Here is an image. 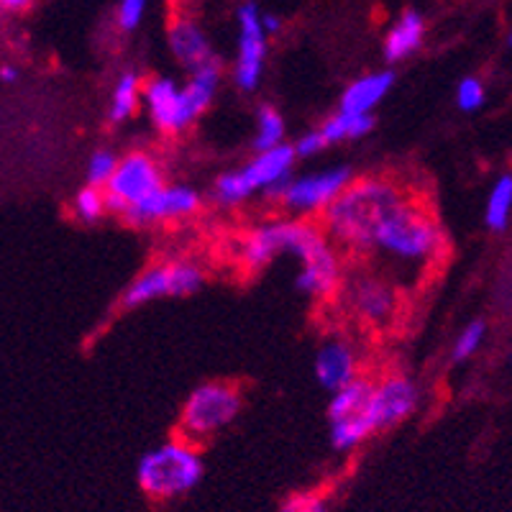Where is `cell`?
<instances>
[{"instance_id":"cell-25","label":"cell","mask_w":512,"mask_h":512,"mask_svg":"<svg viewBox=\"0 0 512 512\" xmlns=\"http://www.w3.org/2000/svg\"><path fill=\"white\" fill-rule=\"evenodd\" d=\"M72 213L82 223H98L108 213V198H105L103 187L85 185L82 190H77L75 200H72Z\"/></svg>"},{"instance_id":"cell-21","label":"cell","mask_w":512,"mask_h":512,"mask_svg":"<svg viewBox=\"0 0 512 512\" xmlns=\"http://www.w3.org/2000/svg\"><path fill=\"white\" fill-rule=\"evenodd\" d=\"M144 105V85L136 72H123L113 85L111 100H108V118L113 123H123Z\"/></svg>"},{"instance_id":"cell-27","label":"cell","mask_w":512,"mask_h":512,"mask_svg":"<svg viewBox=\"0 0 512 512\" xmlns=\"http://www.w3.org/2000/svg\"><path fill=\"white\" fill-rule=\"evenodd\" d=\"M484 336H487V326H484L482 320H472L469 326H464V331H461L459 338L454 341L451 359L454 361L472 359V356L479 351V346L484 344Z\"/></svg>"},{"instance_id":"cell-2","label":"cell","mask_w":512,"mask_h":512,"mask_svg":"<svg viewBox=\"0 0 512 512\" xmlns=\"http://www.w3.org/2000/svg\"><path fill=\"white\" fill-rule=\"evenodd\" d=\"M408 198L410 192L390 177L351 180L349 187L323 210L320 226L336 246H344L354 254H367L379 223Z\"/></svg>"},{"instance_id":"cell-34","label":"cell","mask_w":512,"mask_h":512,"mask_svg":"<svg viewBox=\"0 0 512 512\" xmlns=\"http://www.w3.org/2000/svg\"><path fill=\"white\" fill-rule=\"evenodd\" d=\"M18 80V70L11 67V64H3L0 67V82H16Z\"/></svg>"},{"instance_id":"cell-29","label":"cell","mask_w":512,"mask_h":512,"mask_svg":"<svg viewBox=\"0 0 512 512\" xmlns=\"http://www.w3.org/2000/svg\"><path fill=\"white\" fill-rule=\"evenodd\" d=\"M149 11V0H118L116 24L121 31H136Z\"/></svg>"},{"instance_id":"cell-30","label":"cell","mask_w":512,"mask_h":512,"mask_svg":"<svg viewBox=\"0 0 512 512\" xmlns=\"http://www.w3.org/2000/svg\"><path fill=\"white\" fill-rule=\"evenodd\" d=\"M277 512H331V505L318 492H300V495L287 497Z\"/></svg>"},{"instance_id":"cell-33","label":"cell","mask_w":512,"mask_h":512,"mask_svg":"<svg viewBox=\"0 0 512 512\" xmlns=\"http://www.w3.org/2000/svg\"><path fill=\"white\" fill-rule=\"evenodd\" d=\"M262 24H264V29H267L269 36L280 34L282 31V18L272 16V13H262Z\"/></svg>"},{"instance_id":"cell-5","label":"cell","mask_w":512,"mask_h":512,"mask_svg":"<svg viewBox=\"0 0 512 512\" xmlns=\"http://www.w3.org/2000/svg\"><path fill=\"white\" fill-rule=\"evenodd\" d=\"M295 162V146L290 144L274 146L267 152H256L244 167L231 169V172L218 177L216 185H213V198L226 208L246 203V200L254 198L256 192H267L269 198H274L277 190L292 177Z\"/></svg>"},{"instance_id":"cell-32","label":"cell","mask_w":512,"mask_h":512,"mask_svg":"<svg viewBox=\"0 0 512 512\" xmlns=\"http://www.w3.org/2000/svg\"><path fill=\"white\" fill-rule=\"evenodd\" d=\"M34 0H0V11L8 13H21L31 6Z\"/></svg>"},{"instance_id":"cell-28","label":"cell","mask_w":512,"mask_h":512,"mask_svg":"<svg viewBox=\"0 0 512 512\" xmlns=\"http://www.w3.org/2000/svg\"><path fill=\"white\" fill-rule=\"evenodd\" d=\"M487 100V90H484V82L479 77H464L456 88V105H459L464 113L479 111Z\"/></svg>"},{"instance_id":"cell-15","label":"cell","mask_w":512,"mask_h":512,"mask_svg":"<svg viewBox=\"0 0 512 512\" xmlns=\"http://www.w3.org/2000/svg\"><path fill=\"white\" fill-rule=\"evenodd\" d=\"M315 379L328 392L341 390L344 384L359 377V351L346 338H328L323 341L313 361Z\"/></svg>"},{"instance_id":"cell-3","label":"cell","mask_w":512,"mask_h":512,"mask_svg":"<svg viewBox=\"0 0 512 512\" xmlns=\"http://www.w3.org/2000/svg\"><path fill=\"white\" fill-rule=\"evenodd\" d=\"M367 254L397 274H420L443 254V231L418 195H410L379 223Z\"/></svg>"},{"instance_id":"cell-6","label":"cell","mask_w":512,"mask_h":512,"mask_svg":"<svg viewBox=\"0 0 512 512\" xmlns=\"http://www.w3.org/2000/svg\"><path fill=\"white\" fill-rule=\"evenodd\" d=\"M241 390L231 382H205L190 392L182 405L180 433L187 441H205L239 418Z\"/></svg>"},{"instance_id":"cell-12","label":"cell","mask_w":512,"mask_h":512,"mask_svg":"<svg viewBox=\"0 0 512 512\" xmlns=\"http://www.w3.org/2000/svg\"><path fill=\"white\" fill-rule=\"evenodd\" d=\"M144 108L154 126L164 134H180L198 118V111L192 108L185 93V85H177L169 77H152L144 82Z\"/></svg>"},{"instance_id":"cell-7","label":"cell","mask_w":512,"mask_h":512,"mask_svg":"<svg viewBox=\"0 0 512 512\" xmlns=\"http://www.w3.org/2000/svg\"><path fill=\"white\" fill-rule=\"evenodd\" d=\"M205 282V274L198 264L182 262H159L146 267L144 272L136 277L131 285L126 287L121 297V305L126 310L141 308L154 300H164V297H187L192 292H198Z\"/></svg>"},{"instance_id":"cell-24","label":"cell","mask_w":512,"mask_h":512,"mask_svg":"<svg viewBox=\"0 0 512 512\" xmlns=\"http://www.w3.org/2000/svg\"><path fill=\"white\" fill-rule=\"evenodd\" d=\"M512 213V175H502L500 180L492 185L487 198V208H484V223L492 231H502L510 223Z\"/></svg>"},{"instance_id":"cell-19","label":"cell","mask_w":512,"mask_h":512,"mask_svg":"<svg viewBox=\"0 0 512 512\" xmlns=\"http://www.w3.org/2000/svg\"><path fill=\"white\" fill-rule=\"evenodd\" d=\"M374 395V382L364 377L351 379L341 390L331 392V402H328V420H344L351 415L369 413Z\"/></svg>"},{"instance_id":"cell-26","label":"cell","mask_w":512,"mask_h":512,"mask_svg":"<svg viewBox=\"0 0 512 512\" xmlns=\"http://www.w3.org/2000/svg\"><path fill=\"white\" fill-rule=\"evenodd\" d=\"M118 154L111 152V149H98V152L90 154L88 159V167H85V180L88 185L95 187H105L111 182V177L116 175V167H118Z\"/></svg>"},{"instance_id":"cell-31","label":"cell","mask_w":512,"mask_h":512,"mask_svg":"<svg viewBox=\"0 0 512 512\" xmlns=\"http://www.w3.org/2000/svg\"><path fill=\"white\" fill-rule=\"evenodd\" d=\"M295 154L297 159H310L315 157V154H320L323 149H326V139H323V134H320V128H315V131H308V134H303L300 139L295 141Z\"/></svg>"},{"instance_id":"cell-14","label":"cell","mask_w":512,"mask_h":512,"mask_svg":"<svg viewBox=\"0 0 512 512\" xmlns=\"http://www.w3.org/2000/svg\"><path fill=\"white\" fill-rule=\"evenodd\" d=\"M418 402V384L410 377H402V374H390V377H384L382 382L374 384L369 413H372L377 431H387L392 425L408 420L418 408Z\"/></svg>"},{"instance_id":"cell-23","label":"cell","mask_w":512,"mask_h":512,"mask_svg":"<svg viewBox=\"0 0 512 512\" xmlns=\"http://www.w3.org/2000/svg\"><path fill=\"white\" fill-rule=\"evenodd\" d=\"M285 118L274 105H262L256 111V131H254V152H267L274 146L285 144Z\"/></svg>"},{"instance_id":"cell-22","label":"cell","mask_w":512,"mask_h":512,"mask_svg":"<svg viewBox=\"0 0 512 512\" xmlns=\"http://www.w3.org/2000/svg\"><path fill=\"white\" fill-rule=\"evenodd\" d=\"M221 75H223L221 59L205 64V67H200V70L190 72V80L185 82V93L187 98H190L192 108L198 111V116H203L210 105H213V100H216L218 85H221Z\"/></svg>"},{"instance_id":"cell-16","label":"cell","mask_w":512,"mask_h":512,"mask_svg":"<svg viewBox=\"0 0 512 512\" xmlns=\"http://www.w3.org/2000/svg\"><path fill=\"white\" fill-rule=\"evenodd\" d=\"M169 52L187 72L200 70L218 59L205 31L190 18H177L175 24L169 26Z\"/></svg>"},{"instance_id":"cell-8","label":"cell","mask_w":512,"mask_h":512,"mask_svg":"<svg viewBox=\"0 0 512 512\" xmlns=\"http://www.w3.org/2000/svg\"><path fill=\"white\" fill-rule=\"evenodd\" d=\"M351 180L354 175L349 167L320 169L303 177H290L277 190L274 200H280L282 208L297 216H315V213H323L349 187Z\"/></svg>"},{"instance_id":"cell-20","label":"cell","mask_w":512,"mask_h":512,"mask_svg":"<svg viewBox=\"0 0 512 512\" xmlns=\"http://www.w3.org/2000/svg\"><path fill=\"white\" fill-rule=\"evenodd\" d=\"M374 128V116L372 113H349L341 111L333 113L331 118L323 121L320 126V134L326 139V144H344V141H356L364 139V136L372 134Z\"/></svg>"},{"instance_id":"cell-35","label":"cell","mask_w":512,"mask_h":512,"mask_svg":"<svg viewBox=\"0 0 512 512\" xmlns=\"http://www.w3.org/2000/svg\"><path fill=\"white\" fill-rule=\"evenodd\" d=\"M507 41H510V47H512V31H510V39H507Z\"/></svg>"},{"instance_id":"cell-1","label":"cell","mask_w":512,"mask_h":512,"mask_svg":"<svg viewBox=\"0 0 512 512\" xmlns=\"http://www.w3.org/2000/svg\"><path fill=\"white\" fill-rule=\"evenodd\" d=\"M295 256L300 264L297 290L310 297H331L341 290L344 269L336 244L323 226H310L305 218H272L244 233L236 249L241 267L256 272L277 256Z\"/></svg>"},{"instance_id":"cell-11","label":"cell","mask_w":512,"mask_h":512,"mask_svg":"<svg viewBox=\"0 0 512 512\" xmlns=\"http://www.w3.org/2000/svg\"><path fill=\"white\" fill-rule=\"evenodd\" d=\"M341 295L351 313L367 326L382 328L397 315V290L390 280H384V274H354L341 282Z\"/></svg>"},{"instance_id":"cell-13","label":"cell","mask_w":512,"mask_h":512,"mask_svg":"<svg viewBox=\"0 0 512 512\" xmlns=\"http://www.w3.org/2000/svg\"><path fill=\"white\" fill-rule=\"evenodd\" d=\"M203 205V195L190 185H162L149 198L136 203L123 213V221L131 226H154L162 221H180L195 216Z\"/></svg>"},{"instance_id":"cell-10","label":"cell","mask_w":512,"mask_h":512,"mask_svg":"<svg viewBox=\"0 0 512 512\" xmlns=\"http://www.w3.org/2000/svg\"><path fill=\"white\" fill-rule=\"evenodd\" d=\"M236 62H233V82L236 88L251 93L259 88L267 64V29L262 24V11L256 3H241L236 11Z\"/></svg>"},{"instance_id":"cell-18","label":"cell","mask_w":512,"mask_h":512,"mask_svg":"<svg viewBox=\"0 0 512 512\" xmlns=\"http://www.w3.org/2000/svg\"><path fill=\"white\" fill-rule=\"evenodd\" d=\"M425 39V21L418 11H405L384 36L382 52L390 64L405 62L420 49Z\"/></svg>"},{"instance_id":"cell-9","label":"cell","mask_w":512,"mask_h":512,"mask_svg":"<svg viewBox=\"0 0 512 512\" xmlns=\"http://www.w3.org/2000/svg\"><path fill=\"white\" fill-rule=\"evenodd\" d=\"M164 185L162 167L157 159L146 152H131L121 157L116 167V175L103 187L108 198V210L123 216L128 208H134L144 198H149L154 190Z\"/></svg>"},{"instance_id":"cell-4","label":"cell","mask_w":512,"mask_h":512,"mask_svg":"<svg viewBox=\"0 0 512 512\" xmlns=\"http://www.w3.org/2000/svg\"><path fill=\"white\" fill-rule=\"evenodd\" d=\"M205 464L195 443L180 438L146 451L136 464V482L152 500H175L203 482Z\"/></svg>"},{"instance_id":"cell-17","label":"cell","mask_w":512,"mask_h":512,"mask_svg":"<svg viewBox=\"0 0 512 512\" xmlns=\"http://www.w3.org/2000/svg\"><path fill=\"white\" fill-rule=\"evenodd\" d=\"M392 88H395V72H369V75L356 77L349 88L344 90L338 108L349 113H372L374 108L392 93Z\"/></svg>"}]
</instances>
